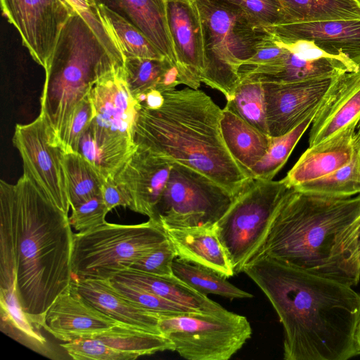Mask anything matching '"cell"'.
I'll use <instances>...</instances> for the list:
<instances>
[{
    "label": "cell",
    "mask_w": 360,
    "mask_h": 360,
    "mask_svg": "<svg viewBox=\"0 0 360 360\" xmlns=\"http://www.w3.org/2000/svg\"><path fill=\"white\" fill-rule=\"evenodd\" d=\"M73 232L68 214L24 174L0 181V290L15 292L31 321L45 314L72 281Z\"/></svg>",
    "instance_id": "obj_1"
},
{
    "label": "cell",
    "mask_w": 360,
    "mask_h": 360,
    "mask_svg": "<svg viewBox=\"0 0 360 360\" xmlns=\"http://www.w3.org/2000/svg\"><path fill=\"white\" fill-rule=\"evenodd\" d=\"M283 326L285 360H347L360 355V294L344 282L264 255L244 267Z\"/></svg>",
    "instance_id": "obj_2"
},
{
    "label": "cell",
    "mask_w": 360,
    "mask_h": 360,
    "mask_svg": "<svg viewBox=\"0 0 360 360\" xmlns=\"http://www.w3.org/2000/svg\"><path fill=\"white\" fill-rule=\"evenodd\" d=\"M162 93L160 107L140 104L135 143L203 174L236 196L251 177L224 143L222 109L198 89L175 88Z\"/></svg>",
    "instance_id": "obj_3"
},
{
    "label": "cell",
    "mask_w": 360,
    "mask_h": 360,
    "mask_svg": "<svg viewBox=\"0 0 360 360\" xmlns=\"http://www.w3.org/2000/svg\"><path fill=\"white\" fill-rule=\"evenodd\" d=\"M124 56L98 8L75 11L63 26L48 68L41 112L53 143L60 148L79 103Z\"/></svg>",
    "instance_id": "obj_4"
},
{
    "label": "cell",
    "mask_w": 360,
    "mask_h": 360,
    "mask_svg": "<svg viewBox=\"0 0 360 360\" xmlns=\"http://www.w3.org/2000/svg\"><path fill=\"white\" fill-rule=\"evenodd\" d=\"M359 213L360 193L335 197L288 188L257 255L337 280L331 264L336 236Z\"/></svg>",
    "instance_id": "obj_5"
},
{
    "label": "cell",
    "mask_w": 360,
    "mask_h": 360,
    "mask_svg": "<svg viewBox=\"0 0 360 360\" xmlns=\"http://www.w3.org/2000/svg\"><path fill=\"white\" fill-rule=\"evenodd\" d=\"M202 29L205 70L201 82L233 98L239 69L271 37L265 27L226 0H195Z\"/></svg>",
    "instance_id": "obj_6"
},
{
    "label": "cell",
    "mask_w": 360,
    "mask_h": 360,
    "mask_svg": "<svg viewBox=\"0 0 360 360\" xmlns=\"http://www.w3.org/2000/svg\"><path fill=\"white\" fill-rule=\"evenodd\" d=\"M94 117L78 153L105 177L114 176L133 151L140 103L131 95L124 65L101 77L89 95Z\"/></svg>",
    "instance_id": "obj_7"
},
{
    "label": "cell",
    "mask_w": 360,
    "mask_h": 360,
    "mask_svg": "<svg viewBox=\"0 0 360 360\" xmlns=\"http://www.w3.org/2000/svg\"><path fill=\"white\" fill-rule=\"evenodd\" d=\"M168 239L156 220L131 225L105 222L73 233L72 279H110Z\"/></svg>",
    "instance_id": "obj_8"
},
{
    "label": "cell",
    "mask_w": 360,
    "mask_h": 360,
    "mask_svg": "<svg viewBox=\"0 0 360 360\" xmlns=\"http://www.w3.org/2000/svg\"><path fill=\"white\" fill-rule=\"evenodd\" d=\"M288 188L283 179L251 178L214 224L235 275L243 272L263 246Z\"/></svg>",
    "instance_id": "obj_9"
},
{
    "label": "cell",
    "mask_w": 360,
    "mask_h": 360,
    "mask_svg": "<svg viewBox=\"0 0 360 360\" xmlns=\"http://www.w3.org/2000/svg\"><path fill=\"white\" fill-rule=\"evenodd\" d=\"M159 329L174 345V351L188 360H228L252 333L245 316L227 309L161 316Z\"/></svg>",
    "instance_id": "obj_10"
},
{
    "label": "cell",
    "mask_w": 360,
    "mask_h": 360,
    "mask_svg": "<svg viewBox=\"0 0 360 360\" xmlns=\"http://www.w3.org/2000/svg\"><path fill=\"white\" fill-rule=\"evenodd\" d=\"M234 197L203 174L173 162L154 220L164 229L214 225Z\"/></svg>",
    "instance_id": "obj_11"
},
{
    "label": "cell",
    "mask_w": 360,
    "mask_h": 360,
    "mask_svg": "<svg viewBox=\"0 0 360 360\" xmlns=\"http://www.w3.org/2000/svg\"><path fill=\"white\" fill-rule=\"evenodd\" d=\"M13 143L22 158L23 174L68 214L70 204L62 162L64 151L52 143L42 115L30 123L16 124Z\"/></svg>",
    "instance_id": "obj_12"
},
{
    "label": "cell",
    "mask_w": 360,
    "mask_h": 360,
    "mask_svg": "<svg viewBox=\"0 0 360 360\" xmlns=\"http://www.w3.org/2000/svg\"><path fill=\"white\" fill-rule=\"evenodd\" d=\"M1 6L32 58L46 70L60 32L75 8L63 0H1Z\"/></svg>",
    "instance_id": "obj_13"
},
{
    "label": "cell",
    "mask_w": 360,
    "mask_h": 360,
    "mask_svg": "<svg viewBox=\"0 0 360 360\" xmlns=\"http://www.w3.org/2000/svg\"><path fill=\"white\" fill-rule=\"evenodd\" d=\"M334 77L262 83L269 134L284 135L315 113Z\"/></svg>",
    "instance_id": "obj_14"
},
{
    "label": "cell",
    "mask_w": 360,
    "mask_h": 360,
    "mask_svg": "<svg viewBox=\"0 0 360 360\" xmlns=\"http://www.w3.org/2000/svg\"><path fill=\"white\" fill-rule=\"evenodd\" d=\"M173 162L136 144L113 178L131 199L134 212L155 219L156 208L167 186Z\"/></svg>",
    "instance_id": "obj_15"
},
{
    "label": "cell",
    "mask_w": 360,
    "mask_h": 360,
    "mask_svg": "<svg viewBox=\"0 0 360 360\" xmlns=\"http://www.w3.org/2000/svg\"><path fill=\"white\" fill-rule=\"evenodd\" d=\"M167 15L181 83L198 89L205 70V51L195 1L167 0Z\"/></svg>",
    "instance_id": "obj_16"
},
{
    "label": "cell",
    "mask_w": 360,
    "mask_h": 360,
    "mask_svg": "<svg viewBox=\"0 0 360 360\" xmlns=\"http://www.w3.org/2000/svg\"><path fill=\"white\" fill-rule=\"evenodd\" d=\"M266 28L281 41H311L327 53L360 66V19L288 22Z\"/></svg>",
    "instance_id": "obj_17"
},
{
    "label": "cell",
    "mask_w": 360,
    "mask_h": 360,
    "mask_svg": "<svg viewBox=\"0 0 360 360\" xmlns=\"http://www.w3.org/2000/svg\"><path fill=\"white\" fill-rule=\"evenodd\" d=\"M359 117L360 66L334 77L311 122L309 146L356 124Z\"/></svg>",
    "instance_id": "obj_18"
},
{
    "label": "cell",
    "mask_w": 360,
    "mask_h": 360,
    "mask_svg": "<svg viewBox=\"0 0 360 360\" xmlns=\"http://www.w3.org/2000/svg\"><path fill=\"white\" fill-rule=\"evenodd\" d=\"M117 322L91 304L70 285L46 312L42 328L67 342L109 329Z\"/></svg>",
    "instance_id": "obj_19"
},
{
    "label": "cell",
    "mask_w": 360,
    "mask_h": 360,
    "mask_svg": "<svg viewBox=\"0 0 360 360\" xmlns=\"http://www.w3.org/2000/svg\"><path fill=\"white\" fill-rule=\"evenodd\" d=\"M356 69L358 68L338 58L325 57L310 59L286 49L281 56L271 63L240 69L239 75L240 82L252 80L262 83H284L334 77Z\"/></svg>",
    "instance_id": "obj_20"
},
{
    "label": "cell",
    "mask_w": 360,
    "mask_h": 360,
    "mask_svg": "<svg viewBox=\"0 0 360 360\" xmlns=\"http://www.w3.org/2000/svg\"><path fill=\"white\" fill-rule=\"evenodd\" d=\"M356 123L309 148L283 179L288 187L322 178L347 165L354 153Z\"/></svg>",
    "instance_id": "obj_21"
},
{
    "label": "cell",
    "mask_w": 360,
    "mask_h": 360,
    "mask_svg": "<svg viewBox=\"0 0 360 360\" xmlns=\"http://www.w3.org/2000/svg\"><path fill=\"white\" fill-rule=\"evenodd\" d=\"M70 285L91 304L117 321L161 333L159 329L160 316L122 296L108 280L72 279Z\"/></svg>",
    "instance_id": "obj_22"
},
{
    "label": "cell",
    "mask_w": 360,
    "mask_h": 360,
    "mask_svg": "<svg viewBox=\"0 0 360 360\" xmlns=\"http://www.w3.org/2000/svg\"><path fill=\"white\" fill-rule=\"evenodd\" d=\"M140 30L160 53L176 65L167 15V0H93Z\"/></svg>",
    "instance_id": "obj_23"
},
{
    "label": "cell",
    "mask_w": 360,
    "mask_h": 360,
    "mask_svg": "<svg viewBox=\"0 0 360 360\" xmlns=\"http://www.w3.org/2000/svg\"><path fill=\"white\" fill-rule=\"evenodd\" d=\"M165 230L178 258L210 269L226 278L235 275L214 225Z\"/></svg>",
    "instance_id": "obj_24"
},
{
    "label": "cell",
    "mask_w": 360,
    "mask_h": 360,
    "mask_svg": "<svg viewBox=\"0 0 360 360\" xmlns=\"http://www.w3.org/2000/svg\"><path fill=\"white\" fill-rule=\"evenodd\" d=\"M221 130L229 151L251 177L250 172L265 155L271 136L255 128L226 105L222 109Z\"/></svg>",
    "instance_id": "obj_25"
},
{
    "label": "cell",
    "mask_w": 360,
    "mask_h": 360,
    "mask_svg": "<svg viewBox=\"0 0 360 360\" xmlns=\"http://www.w3.org/2000/svg\"><path fill=\"white\" fill-rule=\"evenodd\" d=\"M112 278L205 313H219L226 310L219 304L210 300L207 295H202L191 288L174 275L160 276L127 268Z\"/></svg>",
    "instance_id": "obj_26"
},
{
    "label": "cell",
    "mask_w": 360,
    "mask_h": 360,
    "mask_svg": "<svg viewBox=\"0 0 360 360\" xmlns=\"http://www.w3.org/2000/svg\"><path fill=\"white\" fill-rule=\"evenodd\" d=\"M124 72L128 88L136 99L151 90L164 92L182 84L176 66L166 58L126 57Z\"/></svg>",
    "instance_id": "obj_27"
},
{
    "label": "cell",
    "mask_w": 360,
    "mask_h": 360,
    "mask_svg": "<svg viewBox=\"0 0 360 360\" xmlns=\"http://www.w3.org/2000/svg\"><path fill=\"white\" fill-rule=\"evenodd\" d=\"M86 338L97 339L110 347L138 357L174 350V345L162 334L121 322Z\"/></svg>",
    "instance_id": "obj_28"
},
{
    "label": "cell",
    "mask_w": 360,
    "mask_h": 360,
    "mask_svg": "<svg viewBox=\"0 0 360 360\" xmlns=\"http://www.w3.org/2000/svg\"><path fill=\"white\" fill-rule=\"evenodd\" d=\"M62 162L71 209L102 194L106 178L84 156L63 152Z\"/></svg>",
    "instance_id": "obj_29"
},
{
    "label": "cell",
    "mask_w": 360,
    "mask_h": 360,
    "mask_svg": "<svg viewBox=\"0 0 360 360\" xmlns=\"http://www.w3.org/2000/svg\"><path fill=\"white\" fill-rule=\"evenodd\" d=\"M288 22L360 19L353 0H278Z\"/></svg>",
    "instance_id": "obj_30"
},
{
    "label": "cell",
    "mask_w": 360,
    "mask_h": 360,
    "mask_svg": "<svg viewBox=\"0 0 360 360\" xmlns=\"http://www.w3.org/2000/svg\"><path fill=\"white\" fill-rule=\"evenodd\" d=\"M172 270L176 277L202 295L213 294L231 300L253 297L217 272L178 257L173 261Z\"/></svg>",
    "instance_id": "obj_31"
},
{
    "label": "cell",
    "mask_w": 360,
    "mask_h": 360,
    "mask_svg": "<svg viewBox=\"0 0 360 360\" xmlns=\"http://www.w3.org/2000/svg\"><path fill=\"white\" fill-rule=\"evenodd\" d=\"M331 264L337 280L351 286L360 281V213L336 236Z\"/></svg>",
    "instance_id": "obj_32"
},
{
    "label": "cell",
    "mask_w": 360,
    "mask_h": 360,
    "mask_svg": "<svg viewBox=\"0 0 360 360\" xmlns=\"http://www.w3.org/2000/svg\"><path fill=\"white\" fill-rule=\"evenodd\" d=\"M97 6L110 28L124 58H165L136 27L107 7L102 5Z\"/></svg>",
    "instance_id": "obj_33"
},
{
    "label": "cell",
    "mask_w": 360,
    "mask_h": 360,
    "mask_svg": "<svg viewBox=\"0 0 360 360\" xmlns=\"http://www.w3.org/2000/svg\"><path fill=\"white\" fill-rule=\"evenodd\" d=\"M296 189L335 197H351L360 193V152L354 148L351 160L335 172Z\"/></svg>",
    "instance_id": "obj_34"
},
{
    "label": "cell",
    "mask_w": 360,
    "mask_h": 360,
    "mask_svg": "<svg viewBox=\"0 0 360 360\" xmlns=\"http://www.w3.org/2000/svg\"><path fill=\"white\" fill-rule=\"evenodd\" d=\"M315 113L310 115L290 132L279 136H271L270 146L265 155L250 172L252 178L273 180L287 162L303 134L311 124Z\"/></svg>",
    "instance_id": "obj_35"
},
{
    "label": "cell",
    "mask_w": 360,
    "mask_h": 360,
    "mask_svg": "<svg viewBox=\"0 0 360 360\" xmlns=\"http://www.w3.org/2000/svg\"><path fill=\"white\" fill-rule=\"evenodd\" d=\"M226 105L255 128L269 134L262 82L242 80Z\"/></svg>",
    "instance_id": "obj_36"
},
{
    "label": "cell",
    "mask_w": 360,
    "mask_h": 360,
    "mask_svg": "<svg viewBox=\"0 0 360 360\" xmlns=\"http://www.w3.org/2000/svg\"><path fill=\"white\" fill-rule=\"evenodd\" d=\"M107 280L122 296L160 316L202 312L166 300L136 285L113 278Z\"/></svg>",
    "instance_id": "obj_37"
},
{
    "label": "cell",
    "mask_w": 360,
    "mask_h": 360,
    "mask_svg": "<svg viewBox=\"0 0 360 360\" xmlns=\"http://www.w3.org/2000/svg\"><path fill=\"white\" fill-rule=\"evenodd\" d=\"M60 346L76 360H131L138 358L134 354L114 349L91 338H79Z\"/></svg>",
    "instance_id": "obj_38"
},
{
    "label": "cell",
    "mask_w": 360,
    "mask_h": 360,
    "mask_svg": "<svg viewBox=\"0 0 360 360\" xmlns=\"http://www.w3.org/2000/svg\"><path fill=\"white\" fill-rule=\"evenodd\" d=\"M176 257V250L168 238L156 248L134 262L129 268L156 276H172L174 275L172 263Z\"/></svg>",
    "instance_id": "obj_39"
},
{
    "label": "cell",
    "mask_w": 360,
    "mask_h": 360,
    "mask_svg": "<svg viewBox=\"0 0 360 360\" xmlns=\"http://www.w3.org/2000/svg\"><path fill=\"white\" fill-rule=\"evenodd\" d=\"M108 212L102 194L98 195L72 208L69 222L78 232H87L106 222Z\"/></svg>",
    "instance_id": "obj_40"
},
{
    "label": "cell",
    "mask_w": 360,
    "mask_h": 360,
    "mask_svg": "<svg viewBox=\"0 0 360 360\" xmlns=\"http://www.w3.org/2000/svg\"><path fill=\"white\" fill-rule=\"evenodd\" d=\"M235 4L263 27L287 23L285 13L278 0H226Z\"/></svg>",
    "instance_id": "obj_41"
},
{
    "label": "cell",
    "mask_w": 360,
    "mask_h": 360,
    "mask_svg": "<svg viewBox=\"0 0 360 360\" xmlns=\"http://www.w3.org/2000/svg\"><path fill=\"white\" fill-rule=\"evenodd\" d=\"M94 117L91 103L87 96L77 106L66 129L60 148L65 153H78L79 142Z\"/></svg>",
    "instance_id": "obj_42"
},
{
    "label": "cell",
    "mask_w": 360,
    "mask_h": 360,
    "mask_svg": "<svg viewBox=\"0 0 360 360\" xmlns=\"http://www.w3.org/2000/svg\"><path fill=\"white\" fill-rule=\"evenodd\" d=\"M101 193L108 212L117 206L130 207L131 205L130 196L112 176L105 179Z\"/></svg>",
    "instance_id": "obj_43"
},
{
    "label": "cell",
    "mask_w": 360,
    "mask_h": 360,
    "mask_svg": "<svg viewBox=\"0 0 360 360\" xmlns=\"http://www.w3.org/2000/svg\"><path fill=\"white\" fill-rule=\"evenodd\" d=\"M70 4L77 11H86L96 7L93 0H63Z\"/></svg>",
    "instance_id": "obj_44"
},
{
    "label": "cell",
    "mask_w": 360,
    "mask_h": 360,
    "mask_svg": "<svg viewBox=\"0 0 360 360\" xmlns=\"http://www.w3.org/2000/svg\"><path fill=\"white\" fill-rule=\"evenodd\" d=\"M354 148L360 152V117L355 127L354 134Z\"/></svg>",
    "instance_id": "obj_45"
},
{
    "label": "cell",
    "mask_w": 360,
    "mask_h": 360,
    "mask_svg": "<svg viewBox=\"0 0 360 360\" xmlns=\"http://www.w3.org/2000/svg\"><path fill=\"white\" fill-rule=\"evenodd\" d=\"M356 337L357 344H358L359 348L360 349V319H359L357 329H356Z\"/></svg>",
    "instance_id": "obj_46"
},
{
    "label": "cell",
    "mask_w": 360,
    "mask_h": 360,
    "mask_svg": "<svg viewBox=\"0 0 360 360\" xmlns=\"http://www.w3.org/2000/svg\"><path fill=\"white\" fill-rule=\"evenodd\" d=\"M360 9V0H353Z\"/></svg>",
    "instance_id": "obj_47"
},
{
    "label": "cell",
    "mask_w": 360,
    "mask_h": 360,
    "mask_svg": "<svg viewBox=\"0 0 360 360\" xmlns=\"http://www.w3.org/2000/svg\"><path fill=\"white\" fill-rule=\"evenodd\" d=\"M177 1H195V0H177Z\"/></svg>",
    "instance_id": "obj_48"
}]
</instances>
